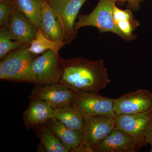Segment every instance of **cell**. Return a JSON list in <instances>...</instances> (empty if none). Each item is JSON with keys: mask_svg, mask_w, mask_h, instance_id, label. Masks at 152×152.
<instances>
[{"mask_svg": "<svg viewBox=\"0 0 152 152\" xmlns=\"http://www.w3.org/2000/svg\"><path fill=\"white\" fill-rule=\"evenodd\" d=\"M61 75L58 83L74 91L98 92L110 83L103 60L83 58L64 59L60 57Z\"/></svg>", "mask_w": 152, "mask_h": 152, "instance_id": "1", "label": "cell"}, {"mask_svg": "<svg viewBox=\"0 0 152 152\" xmlns=\"http://www.w3.org/2000/svg\"><path fill=\"white\" fill-rule=\"evenodd\" d=\"M119 0H99L94 10L89 15H80L75 23V28L77 31L83 27L94 26L100 33L110 32L119 36L126 41H129L119 29L113 18V9Z\"/></svg>", "mask_w": 152, "mask_h": 152, "instance_id": "2", "label": "cell"}, {"mask_svg": "<svg viewBox=\"0 0 152 152\" xmlns=\"http://www.w3.org/2000/svg\"><path fill=\"white\" fill-rule=\"evenodd\" d=\"M29 45L24 44L7 55L1 61L0 69L7 76L8 81L34 84L32 66L38 55L28 50Z\"/></svg>", "mask_w": 152, "mask_h": 152, "instance_id": "3", "label": "cell"}, {"mask_svg": "<svg viewBox=\"0 0 152 152\" xmlns=\"http://www.w3.org/2000/svg\"><path fill=\"white\" fill-rule=\"evenodd\" d=\"M115 99L105 97L94 91L76 92L71 105L85 119L89 117L103 115L115 118L114 111Z\"/></svg>", "mask_w": 152, "mask_h": 152, "instance_id": "4", "label": "cell"}, {"mask_svg": "<svg viewBox=\"0 0 152 152\" xmlns=\"http://www.w3.org/2000/svg\"><path fill=\"white\" fill-rule=\"evenodd\" d=\"M60 57L58 53L48 50L35 59L32 66L34 84L43 86L58 83Z\"/></svg>", "mask_w": 152, "mask_h": 152, "instance_id": "5", "label": "cell"}, {"mask_svg": "<svg viewBox=\"0 0 152 152\" xmlns=\"http://www.w3.org/2000/svg\"><path fill=\"white\" fill-rule=\"evenodd\" d=\"M85 120L81 131L82 152H93L92 146L105 138L115 128V118L97 115Z\"/></svg>", "mask_w": 152, "mask_h": 152, "instance_id": "6", "label": "cell"}, {"mask_svg": "<svg viewBox=\"0 0 152 152\" xmlns=\"http://www.w3.org/2000/svg\"><path fill=\"white\" fill-rule=\"evenodd\" d=\"M152 127V109L129 115H121L115 118V127L124 131L134 140L139 149L148 145L145 137Z\"/></svg>", "mask_w": 152, "mask_h": 152, "instance_id": "7", "label": "cell"}, {"mask_svg": "<svg viewBox=\"0 0 152 152\" xmlns=\"http://www.w3.org/2000/svg\"><path fill=\"white\" fill-rule=\"evenodd\" d=\"M87 0H47L55 10L62 26L66 44L71 43L77 37L75 20L79 11Z\"/></svg>", "mask_w": 152, "mask_h": 152, "instance_id": "8", "label": "cell"}, {"mask_svg": "<svg viewBox=\"0 0 152 152\" xmlns=\"http://www.w3.org/2000/svg\"><path fill=\"white\" fill-rule=\"evenodd\" d=\"M152 109V93L140 89L115 99L114 111L117 116L147 111Z\"/></svg>", "mask_w": 152, "mask_h": 152, "instance_id": "9", "label": "cell"}, {"mask_svg": "<svg viewBox=\"0 0 152 152\" xmlns=\"http://www.w3.org/2000/svg\"><path fill=\"white\" fill-rule=\"evenodd\" d=\"M75 92L59 83L37 86L33 89L30 100L37 99L45 101L53 107L71 105Z\"/></svg>", "mask_w": 152, "mask_h": 152, "instance_id": "10", "label": "cell"}, {"mask_svg": "<svg viewBox=\"0 0 152 152\" xmlns=\"http://www.w3.org/2000/svg\"><path fill=\"white\" fill-rule=\"evenodd\" d=\"M91 148L93 152H135L139 150L137 142L130 135L116 127Z\"/></svg>", "mask_w": 152, "mask_h": 152, "instance_id": "11", "label": "cell"}, {"mask_svg": "<svg viewBox=\"0 0 152 152\" xmlns=\"http://www.w3.org/2000/svg\"><path fill=\"white\" fill-rule=\"evenodd\" d=\"M12 39L30 45L38 33V28L29 19L18 10L7 26Z\"/></svg>", "mask_w": 152, "mask_h": 152, "instance_id": "12", "label": "cell"}, {"mask_svg": "<svg viewBox=\"0 0 152 152\" xmlns=\"http://www.w3.org/2000/svg\"><path fill=\"white\" fill-rule=\"evenodd\" d=\"M42 31L49 39L62 47L66 45L62 26L58 15L51 6L44 3L41 12Z\"/></svg>", "mask_w": 152, "mask_h": 152, "instance_id": "13", "label": "cell"}, {"mask_svg": "<svg viewBox=\"0 0 152 152\" xmlns=\"http://www.w3.org/2000/svg\"><path fill=\"white\" fill-rule=\"evenodd\" d=\"M44 124L67 147L70 152H82L81 131L67 127L54 118L50 119Z\"/></svg>", "mask_w": 152, "mask_h": 152, "instance_id": "14", "label": "cell"}, {"mask_svg": "<svg viewBox=\"0 0 152 152\" xmlns=\"http://www.w3.org/2000/svg\"><path fill=\"white\" fill-rule=\"evenodd\" d=\"M54 109L45 101L37 99L30 100L28 108L23 115V120L27 129L43 124L53 118Z\"/></svg>", "mask_w": 152, "mask_h": 152, "instance_id": "15", "label": "cell"}, {"mask_svg": "<svg viewBox=\"0 0 152 152\" xmlns=\"http://www.w3.org/2000/svg\"><path fill=\"white\" fill-rule=\"evenodd\" d=\"M53 118L59 121L67 127L81 131L85 124V119L71 105L54 108Z\"/></svg>", "mask_w": 152, "mask_h": 152, "instance_id": "16", "label": "cell"}, {"mask_svg": "<svg viewBox=\"0 0 152 152\" xmlns=\"http://www.w3.org/2000/svg\"><path fill=\"white\" fill-rule=\"evenodd\" d=\"M17 10L25 15L42 31L41 12L46 0H14Z\"/></svg>", "mask_w": 152, "mask_h": 152, "instance_id": "17", "label": "cell"}, {"mask_svg": "<svg viewBox=\"0 0 152 152\" xmlns=\"http://www.w3.org/2000/svg\"><path fill=\"white\" fill-rule=\"evenodd\" d=\"M39 128V136L45 151L48 152H69L70 150L52 133L45 125L37 126Z\"/></svg>", "mask_w": 152, "mask_h": 152, "instance_id": "18", "label": "cell"}, {"mask_svg": "<svg viewBox=\"0 0 152 152\" xmlns=\"http://www.w3.org/2000/svg\"><path fill=\"white\" fill-rule=\"evenodd\" d=\"M61 48L62 47L59 45L47 38L42 31L39 29L37 37L30 44L28 50L33 53L38 55L48 50L59 53Z\"/></svg>", "mask_w": 152, "mask_h": 152, "instance_id": "19", "label": "cell"}, {"mask_svg": "<svg viewBox=\"0 0 152 152\" xmlns=\"http://www.w3.org/2000/svg\"><path fill=\"white\" fill-rule=\"evenodd\" d=\"M23 43L12 39L7 26L0 30V59L2 60L11 52L20 48Z\"/></svg>", "mask_w": 152, "mask_h": 152, "instance_id": "20", "label": "cell"}, {"mask_svg": "<svg viewBox=\"0 0 152 152\" xmlns=\"http://www.w3.org/2000/svg\"><path fill=\"white\" fill-rule=\"evenodd\" d=\"M17 10L14 0H0V28L8 25L11 17Z\"/></svg>", "mask_w": 152, "mask_h": 152, "instance_id": "21", "label": "cell"}, {"mask_svg": "<svg viewBox=\"0 0 152 152\" xmlns=\"http://www.w3.org/2000/svg\"><path fill=\"white\" fill-rule=\"evenodd\" d=\"M120 31L128 38L129 41L136 39L137 37L132 34L133 31L140 26L138 21L134 19L131 20H122L116 23Z\"/></svg>", "mask_w": 152, "mask_h": 152, "instance_id": "22", "label": "cell"}, {"mask_svg": "<svg viewBox=\"0 0 152 152\" xmlns=\"http://www.w3.org/2000/svg\"><path fill=\"white\" fill-rule=\"evenodd\" d=\"M113 18L115 23L122 20H131L134 19L132 12L130 9L122 10L115 6L113 9Z\"/></svg>", "mask_w": 152, "mask_h": 152, "instance_id": "23", "label": "cell"}, {"mask_svg": "<svg viewBox=\"0 0 152 152\" xmlns=\"http://www.w3.org/2000/svg\"><path fill=\"white\" fill-rule=\"evenodd\" d=\"M145 0H119V2H127L128 9L137 12L140 9V4Z\"/></svg>", "mask_w": 152, "mask_h": 152, "instance_id": "24", "label": "cell"}, {"mask_svg": "<svg viewBox=\"0 0 152 152\" xmlns=\"http://www.w3.org/2000/svg\"><path fill=\"white\" fill-rule=\"evenodd\" d=\"M145 142L147 144H150L152 146V127L147 132L145 137Z\"/></svg>", "mask_w": 152, "mask_h": 152, "instance_id": "25", "label": "cell"}, {"mask_svg": "<svg viewBox=\"0 0 152 152\" xmlns=\"http://www.w3.org/2000/svg\"><path fill=\"white\" fill-rule=\"evenodd\" d=\"M0 79L2 80H8L7 76L1 69H0Z\"/></svg>", "mask_w": 152, "mask_h": 152, "instance_id": "26", "label": "cell"}, {"mask_svg": "<svg viewBox=\"0 0 152 152\" xmlns=\"http://www.w3.org/2000/svg\"><path fill=\"white\" fill-rule=\"evenodd\" d=\"M150 152H152V146H151V149L150 150Z\"/></svg>", "mask_w": 152, "mask_h": 152, "instance_id": "27", "label": "cell"}, {"mask_svg": "<svg viewBox=\"0 0 152 152\" xmlns=\"http://www.w3.org/2000/svg\"><path fill=\"white\" fill-rule=\"evenodd\" d=\"M46 1H47V0H46Z\"/></svg>", "mask_w": 152, "mask_h": 152, "instance_id": "28", "label": "cell"}]
</instances>
